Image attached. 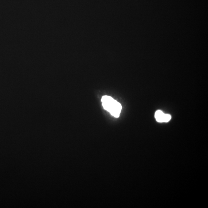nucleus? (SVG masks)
Returning <instances> with one entry per match:
<instances>
[{
  "label": "nucleus",
  "instance_id": "f03ea898",
  "mask_svg": "<svg viewBox=\"0 0 208 208\" xmlns=\"http://www.w3.org/2000/svg\"><path fill=\"white\" fill-rule=\"evenodd\" d=\"M166 114L161 110H158L155 113V118L157 121L160 123L165 122Z\"/></svg>",
  "mask_w": 208,
  "mask_h": 208
},
{
  "label": "nucleus",
  "instance_id": "f257e3e1",
  "mask_svg": "<svg viewBox=\"0 0 208 208\" xmlns=\"http://www.w3.org/2000/svg\"><path fill=\"white\" fill-rule=\"evenodd\" d=\"M102 105L104 109L109 112L114 117L118 118L120 116L122 106L117 101L109 96H103L102 98Z\"/></svg>",
  "mask_w": 208,
  "mask_h": 208
}]
</instances>
